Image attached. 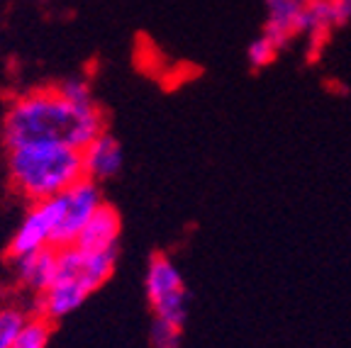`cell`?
Returning <instances> with one entry per match:
<instances>
[{"mask_svg":"<svg viewBox=\"0 0 351 348\" xmlns=\"http://www.w3.org/2000/svg\"><path fill=\"white\" fill-rule=\"evenodd\" d=\"M100 132H105L100 105L73 103L61 95L56 86L15 95L0 122L5 149L20 144H64L83 149Z\"/></svg>","mask_w":351,"mask_h":348,"instance_id":"1","label":"cell"},{"mask_svg":"<svg viewBox=\"0 0 351 348\" xmlns=\"http://www.w3.org/2000/svg\"><path fill=\"white\" fill-rule=\"evenodd\" d=\"M120 251H86L71 244L56 251L54 280L39 297H34V312L51 321L73 314L88 297L108 283Z\"/></svg>","mask_w":351,"mask_h":348,"instance_id":"2","label":"cell"},{"mask_svg":"<svg viewBox=\"0 0 351 348\" xmlns=\"http://www.w3.org/2000/svg\"><path fill=\"white\" fill-rule=\"evenodd\" d=\"M81 178V149L64 144H20L8 149L10 188L29 202L59 195Z\"/></svg>","mask_w":351,"mask_h":348,"instance_id":"3","label":"cell"},{"mask_svg":"<svg viewBox=\"0 0 351 348\" xmlns=\"http://www.w3.org/2000/svg\"><path fill=\"white\" fill-rule=\"evenodd\" d=\"M144 293H147V302L156 319L186 327L191 297H188V288L181 271L166 253H154L149 258L147 275H144Z\"/></svg>","mask_w":351,"mask_h":348,"instance_id":"4","label":"cell"},{"mask_svg":"<svg viewBox=\"0 0 351 348\" xmlns=\"http://www.w3.org/2000/svg\"><path fill=\"white\" fill-rule=\"evenodd\" d=\"M56 241H59V207H56V197H47V200L32 202L27 214L17 224L15 234L8 244V258L17 261L34 251L56 249Z\"/></svg>","mask_w":351,"mask_h":348,"instance_id":"5","label":"cell"},{"mask_svg":"<svg viewBox=\"0 0 351 348\" xmlns=\"http://www.w3.org/2000/svg\"><path fill=\"white\" fill-rule=\"evenodd\" d=\"M54 197L56 207H59V241H56V249H64V246L76 244L81 229L86 227L90 214L105 200L103 192H100V185L88 178H81L78 183H73L71 188H66Z\"/></svg>","mask_w":351,"mask_h":348,"instance_id":"6","label":"cell"},{"mask_svg":"<svg viewBox=\"0 0 351 348\" xmlns=\"http://www.w3.org/2000/svg\"><path fill=\"white\" fill-rule=\"evenodd\" d=\"M81 161L83 178L100 185L105 180H112L122 171V166H125V149H122L117 136H112L105 129L81 149Z\"/></svg>","mask_w":351,"mask_h":348,"instance_id":"7","label":"cell"},{"mask_svg":"<svg viewBox=\"0 0 351 348\" xmlns=\"http://www.w3.org/2000/svg\"><path fill=\"white\" fill-rule=\"evenodd\" d=\"M120 234L122 219L115 207L103 202V205L90 214L86 227L76 239V246L86 251H120Z\"/></svg>","mask_w":351,"mask_h":348,"instance_id":"8","label":"cell"},{"mask_svg":"<svg viewBox=\"0 0 351 348\" xmlns=\"http://www.w3.org/2000/svg\"><path fill=\"white\" fill-rule=\"evenodd\" d=\"M269 20L263 27V37L283 49L291 37L305 32V5L300 0H266Z\"/></svg>","mask_w":351,"mask_h":348,"instance_id":"9","label":"cell"},{"mask_svg":"<svg viewBox=\"0 0 351 348\" xmlns=\"http://www.w3.org/2000/svg\"><path fill=\"white\" fill-rule=\"evenodd\" d=\"M56 251L59 249H42L27 253V256L12 261L15 268V280L25 293L32 297H39L44 290L49 288L56 273Z\"/></svg>","mask_w":351,"mask_h":348,"instance_id":"10","label":"cell"},{"mask_svg":"<svg viewBox=\"0 0 351 348\" xmlns=\"http://www.w3.org/2000/svg\"><path fill=\"white\" fill-rule=\"evenodd\" d=\"M51 336H54V321L32 310L22 324L12 348H49Z\"/></svg>","mask_w":351,"mask_h":348,"instance_id":"11","label":"cell"},{"mask_svg":"<svg viewBox=\"0 0 351 348\" xmlns=\"http://www.w3.org/2000/svg\"><path fill=\"white\" fill-rule=\"evenodd\" d=\"M29 312L32 307L22 305L20 299H0V348H12Z\"/></svg>","mask_w":351,"mask_h":348,"instance_id":"12","label":"cell"},{"mask_svg":"<svg viewBox=\"0 0 351 348\" xmlns=\"http://www.w3.org/2000/svg\"><path fill=\"white\" fill-rule=\"evenodd\" d=\"M149 341H152V348H181L183 327L154 316L152 329H149Z\"/></svg>","mask_w":351,"mask_h":348,"instance_id":"13","label":"cell"},{"mask_svg":"<svg viewBox=\"0 0 351 348\" xmlns=\"http://www.w3.org/2000/svg\"><path fill=\"white\" fill-rule=\"evenodd\" d=\"M56 88H59L61 95H66V98L73 100V103H81V105L95 103L93 88H90V81H88L86 76H69L61 83H56Z\"/></svg>","mask_w":351,"mask_h":348,"instance_id":"14","label":"cell"},{"mask_svg":"<svg viewBox=\"0 0 351 348\" xmlns=\"http://www.w3.org/2000/svg\"><path fill=\"white\" fill-rule=\"evenodd\" d=\"M278 47H276L274 42H271L269 37H258L254 39L252 44H249L247 49V59L249 64H252V69H266V66H271L276 59H278Z\"/></svg>","mask_w":351,"mask_h":348,"instance_id":"15","label":"cell"},{"mask_svg":"<svg viewBox=\"0 0 351 348\" xmlns=\"http://www.w3.org/2000/svg\"><path fill=\"white\" fill-rule=\"evenodd\" d=\"M329 10H332V25L339 27L351 17V0H327Z\"/></svg>","mask_w":351,"mask_h":348,"instance_id":"16","label":"cell"},{"mask_svg":"<svg viewBox=\"0 0 351 348\" xmlns=\"http://www.w3.org/2000/svg\"><path fill=\"white\" fill-rule=\"evenodd\" d=\"M302 5H310V3H317V0H300Z\"/></svg>","mask_w":351,"mask_h":348,"instance_id":"17","label":"cell"}]
</instances>
